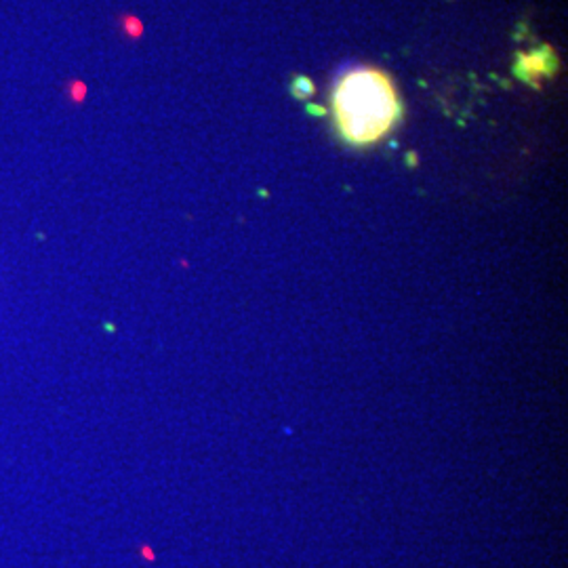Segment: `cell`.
<instances>
[{
    "label": "cell",
    "instance_id": "3957f363",
    "mask_svg": "<svg viewBox=\"0 0 568 568\" xmlns=\"http://www.w3.org/2000/svg\"><path fill=\"white\" fill-rule=\"evenodd\" d=\"M291 91H293V95L297 100H307V98L314 95V84H312L310 79H305V77H295L293 84H291Z\"/></svg>",
    "mask_w": 568,
    "mask_h": 568
},
{
    "label": "cell",
    "instance_id": "7a4b0ae2",
    "mask_svg": "<svg viewBox=\"0 0 568 568\" xmlns=\"http://www.w3.org/2000/svg\"><path fill=\"white\" fill-rule=\"evenodd\" d=\"M558 68H560L558 55L554 53L551 47L544 44V47H537L532 51H523L516 55L514 77L532 89H539L541 82L556 77Z\"/></svg>",
    "mask_w": 568,
    "mask_h": 568
},
{
    "label": "cell",
    "instance_id": "6da1fadb",
    "mask_svg": "<svg viewBox=\"0 0 568 568\" xmlns=\"http://www.w3.org/2000/svg\"><path fill=\"white\" fill-rule=\"evenodd\" d=\"M331 108L339 138L354 148L382 142L405 114L396 84L384 70L368 65L345 72L333 89Z\"/></svg>",
    "mask_w": 568,
    "mask_h": 568
}]
</instances>
